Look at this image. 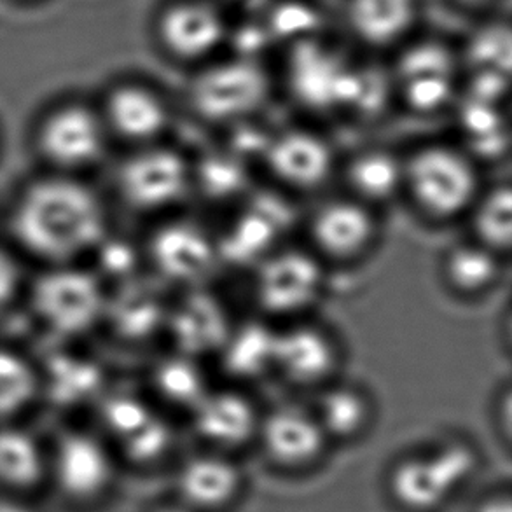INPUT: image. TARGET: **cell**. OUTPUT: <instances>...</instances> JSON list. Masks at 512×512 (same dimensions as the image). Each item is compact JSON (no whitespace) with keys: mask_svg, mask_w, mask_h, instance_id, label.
Returning a JSON list of instances; mask_svg holds the SVG:
<instances>
[{"mask_svg":"<svg viewBox=\"0 0 512 512\" xmlns=\"http://www.w3.org/2000/svg\"><path fill=\"white\" fill-rule=\"evenodd\" d=\"M504 261L506 257L469 238L444 250L439 275L453 296L472 301L488 296L499 285Z\"/></svg>","mask_w":512,"mask_h":512,"instance_id":"obj_27","label":"cell"},{"mask_svg":"<svg viewBox=\"0 0 512 512\" xmlns=\"http://www.w3.org/2000/svg\"><path fill=\"white\" fill-rule=\"evenodd\" d=\"M483 187L479 161L464 146L436 140L404 156L402 196L425 221L464 219Z\"/></svg>","mask_w":512,"mask_h":512,"instance_id":"obj_2","label":"cell"},{"mask_svg":"<svg viewBox=\"0 0 512 512\" xmlns=\"http://www.w3.org/2000/svg\"><path fill=\"white\" fill-rule=\"evenodd\" d=\"M27 280L23 275L20 257L16 252L0 245V315L13 308L14 303L25 294Z\"/></svg>","mask_w":512,"mask_h":512,"instance_id":"obj_36","label":"cell"},{"mask_svg":"<svg viewBox=\"0 0 512 512\" xmlns=\"http://www.w3.org/2000/svg\"><path fill=\"white\" fill-rule=\"evenodd\" d=\"M44 481L48 450L18 423H0V492H32Z\"/></svg>","mask_w":512,"mask_h":512,"instance_id":"obj_29","label":"cell"},{"mask_svg":"<svg viewBox=\"0 0 512 512\" xmlns=\"http://www.w3.org/2000/svg\"><path fill=\"white\" fill-rule=\"evenodd\" d=\"M327 264L308 247L280 245L250 268V292L259 317L271 324L305 319L327 287Z\"/></svg>","mask_w":512,"mask_h":512,"instance_id":"obj_6","label":"cell"},{"mask_svg":"<svg viewBox=\"0 0 512 512\" xmlns=\"http://www.w3.org/2000/svg\"><path fill=\"white\" fill-rule=\"evenodd\" d=\"M41 395L39 367L18 350L0 346V423L16 422Z\"/></svg>","mask_w":512,"mask_h":512,"instance_id":"obj_33","label":"cell"},{"mask_svg":"<svg viewBox=\"0 0 512 512\" xmlns=\"http://www.w3.org/2000/svg\"><path fill=\"white\" fill-rule=\"evenodd\" d=\"M97 107L112 142H121L126 149L163 142L173 125L168 98L146 81L112 84Z\"/></svg>","mask_w":512,"mask_h":512,"instance_id":"obj_17","label":"cell"},{"mask_svg":"<svg viewBox=\"0 0 512 512\" xmlns=\"http://www.w3.org/2000/svg\"><path fill=\"white\" fill-rule=\"evenodd\" d=\"M0 512H35L25 502L16 499H0Z\"/></svg>","mask_w":512,"mask_h":512,"instance_id":"obj_41","label":"cell"},{"mask_svg":"<svg viewBox=\"0 0 512 512\" xmlns=\"http://www.w3.org/2000/svg\"><path fill=\"white\" fill-rule=\"evenodd\" d=\"M263 409L240 385L210 388L189 411L194 436L208 450L233 455L256 443Z\"/></svg>","mask_w":512,"mask_h":512,"instance_id":"obj_20","label":"cell"},{"mask_svg":"<svg viewBox=\"0 0 512 512\" xmlns=\"http://www.w3.org/2000/svg\"><path fill=\"white\" fill-rule=\"evenodd\" d=\"M476 512H512L511 497L509 493H495L483 500Z\"/></svg>","mask_w":512,"mask_h":512,"instance_id":"obj_38","label":"cell"},{"mask_svg":"<svg viewBox=\"0 0 512 512\" xmlns=\"http://www.w3.org/2000/svg\"><path fill=\"white\" fill-rule=\"evenodd\" d=\"M112 140L97 105L65 100L49 107L34 128V149L46 172L84 177L107 156Z\"/></svg>","mask_w":512,"mask_h":512,"instance_id":"obj_8","label":"cell"},{"mask_svg":"<svg viewBox=\"0 0 512 512\" xmlns=\"http://www.w3.org/2000/svg\"><path fill=\"white\" fill-rule=\"evenodd\" d=\"M478 469L479 453L469 441L443 439L397 458L388 471V492L406 511H436L457 495Z\"/></svg>","mask_w":512,"mask_h":512,"instance_id":"obj_5","label":"cell"},{"mask_svg":"<svg viewBox=\"0 0 512 512\" xmlns=\"http://www.w3.org/2000/svg\"><path fill=\"white\" fill-rule=\"evenodd\" d=\"M261 165L275 187L287 194L319 193L340 170L333 144L322 133L305 126L271 133Z\"/></svg>","mask_w":512,"mask_h":512,"instance_id":"obj_15","label":"cell"},{"mask_svg":"<svg viewBox=\"0 0 512 512\" xmlns=\"http://www.w3.org/2000/svg\"><path fill=\"white\" fill-rule=\"evenodd\" d=\"M109 289L83 263L49 264L27 284L35 322L56 340L77 341L104 326Z\"/></svg>","mask_w":512,"mask_h":512,"instance_id":"obj_3","label":"cell"},{"mask_svg":"<svg viewBox=\"0 0 512 512\" xmlns=\"http://www.w3.org/2000/svg\"><path fill=\"white\" fill-rule=\"evenodd\" d=\"M175 490L177 499L194 511H221L242 493L243 472L233 455L205 448L179 465Z\"/></svg>","mask_w":512,"mask_h":512,"instance_id":"obj_23","label":"cell"},{"mask_svg":"<svg viewBox=\"0 0 512 512\" xmlns=\"http://www.w3.org/2000/svg\"><path fill=\"white\" fill-rule=\"evenodd\" d=\"M256 444L264 458L277 469L303 472L326 457L331 441L310 404L282 402L266 411L263 409Z\"/></svg>","mask_w":512,"mask_h":512,"instance_id":"obj_18","label":"cell"},{"mask_svg":"<svg viewBox=\"0 0 512 512\" xmlns=\"http://www.w3.org/2000/svg\"><path fill=\"white\" fill-rule=\"evenodd\" d=\"M142 252L154 277L180 291L208 285L221 266L217 235L200 222L179 214L158 221L142 245Z\"/></svg>","mask_w":512,"mask_h":512,"instance_id":"obj_9","label":"cell"},{"mask_svg":"<svg viewBox=\"0 0 512 512\" xmlns=\"http://www.w3.org/2000/svg\"><path fill=\"white\" fill-rule=\"evenodd\" d=\"M147 512H198L194 511L193 507L187 506L182 500L175 499L172 502H161L158 506H154L153 509H149Z\"/></svg>","mask_w":512,"mask_h":512,"instance_id":"obj_40","label":"cell"},{"mask_svg":"<svg viewBox=\"0 0 512 512\" xmlns=\"http://www.w3.org/2000/svg\"><path fill=\"white\" fill-rule=\"evenodd\" d=\"M231 2H238V4H245L247 2L249 4L250 0H231Z\"/></svg>","mask_w":512,"mask_h":512,"instance_id":"obj_42","label":"cell"},{"mask_svg":"<svg viewBox=\"0 0 512 512\" xmlns=\"http://www.w3.org/2000/svg\"><path fill=\"white\" fill-rule=\"evenodd\" d=\"M287 74L301 104L312 109L353 105L357 95L359 69L350 67L338 51L313 37L291 42Z\"/></svg>","mask_w":512,"mask_h":512,"instance_id":"obj_19","label":"cell"},{"mask_svg":"<svg viewBox=\"0 0 512 512\" xmlns=\"http://www.w3.org/2000/svg\"><path fill=\"white\" fill-rule=\"evenodd\" d=\"M149 387L156 401L187 415L212 388L201 360L175 350L165 353L151 366Z\"/></svg>","mask_w":512,"mask_h":512,"instance_id":"obj_30","label":"cell"},{"mask_svg":"<svg viewBox=\"0 0 512 512\" xmlns=\"http://www.w3.org/2000/svg\"><path fill=\"white\" fill-rule=\"evenodd\" d=\"M343 346L329 327L312 317L278 324L273 343V374L285 385L317 392L340 378Z\"/></svg>","mask_w":512,"mask_h":512,"instance_id":"obj_14","label":"cell"},{"mask_svg":"<svg viewBox=\"0 0 512 512\" xmlns=\"http://www.w3.org/2000/svg\"><path fill=\"white\" fill-rule=\"evenodd\" d=\"M446 2H450L451 6L462 9V11H469V13L485 11L495 4V0H446Z\"/></svg>","mask_w":512,"mask_h":512,"instance_id":"obj_39","label":"cell"},{"mask_svg":"<svg viewBox=\"0 0 512 512\" xmlns=\"http://www.w3.org/2000/svg\"><path fill=\"white\" fill-rule=\"evenodd\" d=\"M294 212L287 193L280 189L266 193L247 194L228 228L217 233L221 264L238 268L256 266L264 256L284 245L294 224Z\"/></svg>","mask_w":512,"mask_h":512,"instance_id":"obj_16","label":"cell"},{"mask_svg":"<svg viewBox=\"0 0 512 512\" xmlns=\"http://www.w3.org/2000/svg\"><path fill=\"white\" fill-rule=\"evenodd\" d=\"M102 436L118 457L137 467H151L167 458L175 432L156 404L140 395L105 394L100 399Z\"/></svg>","mask_w":512,"mask_h":512,"instance_id":"obj_13","label":"cell"},{"mask_svg":"<svg viewBox=\"0 0 512 512\" xmlns=\"http://www.w3.org/2000/svg\"><path fill=\"white\" fill-rule=\"evenodd\" d=\"M118 476V455L102 434L72 429L48 450V479L65 500L91 506L105 499Z\"/></svg>","mask_w":512,"mask_h":512,"instance_id":"obj_11","label":"cell"},{"mask_svg":"<svg viewBox=\"0 0 512 512\" xmlns=\"http://www.w3.org/2000/svg\"><path fill=\"white\" fill-rule=\"evenodd\" d=\"M472 240L502 257L509 256L512 245V189L509 182L483 187L469 214Z\"/></svg>","mask_w":512,"mask_h":512,"instance_id":"obj_32","label":"cell"},{"mask_svg":"<svg viewBox=\"0 0 512 512\" xmlns=\"http://www.w3.org/2000/svg\"><path fill=\"white\" fill-rule=\"evenodd\" d=\"M194 193L210 203L242 201L249 194V161L231 149L193 160Z\"/></svg>","mask_w":512,"mask_h":512,"instance_id":"obj_31","label":"cell"},{"mask_svg":"<svg viewBox=\"0 0 512 512\" xmlns=\"http://www.w3.org/2000/svg\"><path fill=\"white\" fill-rule=\"evenodd\" d=\"M422 18V0H345L343 21L357 46L373 53L411 41Z\"/></svg>","mask_w":512,"mask_h":512,"instance_id":"obj_22","label":"cell"},{"mask_svg":"<svg viewBox=\"0 0 512 512\" xmlns=\"http://www.w3.org/2000/svg\"><path fill=\"white\" fill-rule=\"evenodd\" d=\"M7 222L16 247L42 266L81 263L111 233L102 196L84 177L55 172L20 187Z\"/></svg>","mask_w":512,"mask_h":512,"instance_id":"obj_1","label":"cell"},{"mask_svg":"<svg viewBox=\"0 0 512 512\" xmlns=\"http://www.w3.org/2000/svg\"><path fill=\"white\" fill-rule=\"evenodd\" d=\"M310 406L331 444L359 441L373 427L376 416L373 395L359 383L340 378L319 388Z\"/></svg>","mask_w":512,"mask_h":512,"instance_id":"obj_25","label":"cell"},{"mask_svg":"<svg viewBox=\"0 0 512 512\" xmlns=\"http://www.w3.org/2000/svg\"><path fill=\"white\" fill-rule=\"evenodd\" d=\"M338 173L345 182L346 194L374 210L394 203L402 196L404 156L387 147H366L345 160Z\"/></svg>","mask_w":512,"mask_h":512,"instance_id":"obj_26","label":"cell"},{"mask_svg":"<svg viewBox=\"0 0 512 512\" xmlns=\"http://www.w3.org/2000/svg\"><path fill=\"white\" fill-rule=\"evenodd\" d=\"M277 326L259 319L235 326L215 359L233 385L250 383L273 374V343Z\"/></svg>","mask_w":512,"mask_h":512,"instance_id":"obj_28","label":"cell"},{"mask_svg":"<svg viewBox=\"0 0 512 512\" xmlns=\"http://www.w3.org/2000/svg\"><path fill=\"white\" fill-rule=\"evenodd\" d=\"M306 247L326 264H355L373 252L380 240L378 210L336 194L320 200L305 219Z\"/></svg>","mask_w":512,"mask_h":512,"instance_id":"obj_12","label":"cell"},{"mask_svg":"<svg viewBox=\"0 0 512 512\" xmlns=\"http://www.w3.org/2000/svg\"><path fill=\"white\" fill-rule=\"evenodd\" d=\"M153 32L170 62L196 69L221 55L231 23L219 0H167L154 16Z\"/></svg>","mask_w":512,"mask_h":512,"instance_id":"obj_10","label":"cell"},{"mask_svg":"<svg viewBox=\"0 0 512 512\" xmlns=\"http://www.w3.org/2000/svg\"><path fill=\"white\" fill-rule=\"evenodd\" d=\"M49 369V367H48ZM41 373V392L51 390L62 404L90 401L91 397H104V373L91 360L62 355L51 362V369Z\"/></svg>","mask_w":512,"mask_h":512,"instance_id":"obj_34","label":"cell"},{"mask_svg":"<svg viewBox=\"0 0 512 512\" xmlns=\"http://www.w3.org/2000/svg\"><path fill=\"white\" fill-rule=\"evenodd\" d=\"M119 200L147 217L177 214L193 194V160L168 142L126 149L114 173Z\"/></svg>","mask_w":512,"mask_h":512,"instance_id":"obj_7","label":"cell"},{"mask_svg":"<svg viewBox=\"0 0 512 512\" xmlns=\"http://www.w3.org/2000/svg\"><path fill=\"white\" fill-rule=\"evenodd\" d=\"M402 104L418 116H434L457 100V74L413 72L394 76Z\"/></svg>","mask_w":512,"mask_h":512,"instance_id":"obj_35","label":"cell"},{"mask_svg":"<svg viewBox=\"0 0 512 512\" xmlns=\"http://www.w3.org/2000/svg\"><path fill=\"white\" fill-rule=\"evenodd\" d=\"M233 326L235 320L226 303L203 285L182 291L170 303L165 334L172 350L203 360L219 353Z\"/></svg>","mask_w":512,"mask_h":512,"instance_id":"obj_21","label":"cell"},{"mask_svg":"<svg viewBox=\"0 0 512 512\" xmlns=\"http://www.w3.org/2000/svg\"><path fill=\"white\" fill-rule=\"evenodd\" d=\"M168 306L156 287L137 282L135 277L107 294L104 326L123 341L144 343L165 333Z\"/></svg>","mask_w":512,"mask_h":512,"instance_id":"obj_24","label":"cell"},{"mask_svg":"<svg viewBox=\"0 0 512 512\" xmlns=\"http://www.w3.org/2000/svg\"><path fill=\"white\" fill-rule=\"evenodd\" d=\"M273 91L275 79L263 58L231 53L194 69L187 105L207 125L233 126L256 118Z\"/></svg>","mask_w":512,"mask_h":512,"instance_id":"obj_4","label":"cell"},{"mask_svg":"<svg viewBox=\"0 0 512 512\" xmlns=\"http://www.w3.org/2000/svg\"><path fill=\"white\" fill-rule=\"evenodd\" d=\"M495 418L504 441H509L512 425V392L509 383L500 388L499 394L495 397Z\"/></svg>","mask_w":512,"mask_h":512,"instance_id":"obj_37","label":"cell"}]
</instances>
